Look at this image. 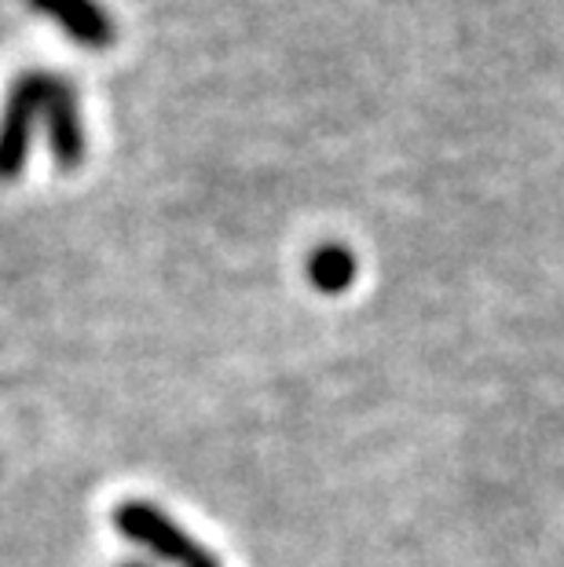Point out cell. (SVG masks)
Returning <instances> with one entry per match:
<instances>
[{
  "mask_svg": "<svg viewBox=\"0 0 564 567\" xmlns=\"http://www.w3.org/2000/svg\"><path fill=\"white\" fill-rule=\"evenodd\" d=\"M52 70H22L8 84V95L0 103V184L22 176L30 162L33 128L44 117V95Z\"/></svg>",
  "mask_w": 564,
  "mask_h": 567,
  "instance_id": "1",
  "label": "cell"
},
{
  "mask_svg": "<svg viewBox=\"0 0 564 567\" xmlns=\"http://www.w3.org/2000/svg\"><path fill=\"white\" fill-rule=\"evenodd\" d=\"M114 527L122 530L129 542L158 553L162 560H170L176 567H221L217 557H213L206 546H198L184 527H176V520H170L158 505H147V502L117 505Z\"/></svg>",
  "mask_w": 564,
  "mask_h": 567,
  "instance_id": "2",
  "label": "cell"
},
{
  "mask_svg": "<svg viewBox=\"0 0 564 567\" xmlns=\"http://www.w3.org/2000/svg\"><path fill=\"white\" fill-rule=\"evenodd\" d=\"M122 567H140V564H122Z\"/></svg>",
  "mask_w": 564,
  "mask_h": 567,
  "instance_id": "6",
  "label": "cell"
},
{
  "mask_svg": "<svg viewBox=\"0 0 564 567\" xmlns=\"http://www.w3.org/2000/svg\"><path fill=\"white\" fill-rule=\"evenodd\" d=\"M308 279L319 293H345L356 279V257L352 249H345L338 243H327L319 249H311L308 257Z\"/></svg>",
  "mask_w": 564,
  "mask_h": 567,
  "instance_id": "5",
  "label": "cell"
},
{
  "mask_svg": "<svg viewBox=\"0 0 564 567\" xmlns=\"http://www.w3.org/2000/svg\"><path fill=\"white\" fill-rule=\"evenodd\" d=\"M38 16L52 19L70 41L89 48V52H106L117 41V27L100 0H27Z\"/></svg>",
  "mask_w": 564,
  "mask_h": 567,
  "instance_id": "4",
  "label": "cell"
},
{
  "mask_svg": "<svg viewBox=\"0 0 564 567\" xmlns=\"http://www.w3.org/2000/svg\"><path fill=\"white\" fill-rule=\"evenodd\" d=\"M41 125L48 132V151H52L55 165L63 173H74L81 168L89 154V136H85V122H81V103H78V89L66 74L48 78V95H44V117Z\"/></svg>",
  "mask_w": 564,
  "mask_h": 567,
  "instance_id": "3",
  "label": "cell"
}]
</instances>
